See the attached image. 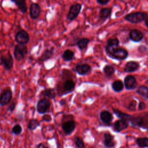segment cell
Masks as SVG:
<instances>
[{
	"label": "cell",
	"instance_id": "cell-1",
	"mask_svg": "<svg viewBox=\"0 0 148 148\" xmlns=\"http://www.w3.org/2000/svg\"><path fill=\"white\" fill-rule=\"evenodd\" d=\"M130 122L134 127H140L148 131V112L138 116H132Z\"/></svg>",
	"mask_w": 148,
	"mask_h": 148
},
{
	"label": "cell",
	"instance_id": "cell-2",
	"mask_svg": "<svg viewBox=\"0 0 148 148\" xmlns=\"http://www.w3.org/2000/svg\"><path fill=\"white\" fill-rule=\"evenodd\" d=\"M148 17V13L142 12H135L125 16L124 19L131 23L136 24L145 21Z\"/></svg>",
	"mask_w": 148,
	"mask_h": 148
},
{
	"label": "cell",
	"instance_id": "cell-3",
	"mask_svg": "<svg viewBox=\"0 0 148 148\" xmlns=\"http://www.w3.org/2000/svg\"><path fill=\"white\" fill-rule=\"evenodd\" d=\"M110 57L117 60H124L128 56V51L123 47H116L107 53Z\"/></svg>",
	"mask_w": 148,
	"mask_h": 148
},
{
	"label": "cell",
	"instance_id": "cell-4",
	"mask_svg": "<svg viewBox=\"0 0 148 148\" xmlns=\"http://www.w3.org/2000/svg\"><path fill=\"white\" fill-rule=\"evenodd\" d=\"M28 53V48L25 45L17 44L15 46L13 55L14 58L19 61L23 60Z\"/></svg>",
	"mask_w": 148,
	"mask_h": 148
},
{
	"label": "cell",
	"instance_id": "cell-5",
	"mask_svg": "<svg viewBox=\"0 0 148 148\" xmlns=\"http://www.w3.org/2000/svg\"><path fill=\"white\" fill-rule=\"evenodd\" d=\"M82 5L79 3H76L71 5L68 13L66 14V18L69 21H72L75 19L79 14L80 13L82 9Z\"/></svg>",
	"mask_w": 148,
	"mask_h": 148
},
{
	"label": "cell",
	"instance_id": "cell-6",
	"mask_svg": "<svg viewBox=\"0 0 148 148\" xmlns=\"http://www.w3.org/2000/svg\"><path fill=\"white\" fill-rule=\"evenodd\" d=\"M0 61L1 65H3L6 70L9 71L13 68V58L9 52H8V53L5 54L1 55Z\"/></svg>",
	"mask_w": 148,
	"mask_h": 148
},
{
	"label": "cell",
	"instance_id": "cell-7",
	"mask_svg": "<svg viewBox=\"0 0 148 148\" xmlns=\"http://www.w3.org/2000/svg\"><path fill=\"white\" fill-rule=\"evenodd\" d=\"M30 38L28 33L24 29L18 31L14 36V40L18 44L26 45L29 41Z\"/></svg>",
	"mask_w": 148,
	"mask_h": 148
},
{
	"label": "cell",
	"instance_id": "cell-8",
	"mask_svg": "<svg viewBox=\"0 0 148 148\" xmlns=\"http://www.w3.org/2000/svg\"><path fill=\"white\" fill-rule=\"evenodd\" d=\"M12 98V92L10 88L3 90L0 94V105L5 106L8 105Z\"/></svg>",
	"mask_w": 148,
	"mask_h": 148
},
{
	"label": "cell",
	"instance_id": "cell-9",
	"mask_svg": "<svg viewBox=\"0 0 148 148\" xmlns=\"http://www.w3.org/2000/svg\"><path fill=\"white\" fill-rule=\"evenodd\" d=\"M50 107V102L47 98L39 100L37 103V111L39 113L43 114L48 111Z\"/></svg>",
	"mask_w": 148,
	"mask_h": 148
},
{
	"label": "cell",
	"instance_id": "cell-10",
	"mask_svg": "<svg viewBox=\"0 0 148 148\" xmlns=\"http://www.w3.org/2000/svg\"><path fill=\"white\" fill-rule=\"evenodd\" d=\"M41 8L37 3H32L29 6V16L32 20L37 19L40 15Z\"/></svg>",
	"mask_w": 148,
	"mask_h": 148
},
{
	"label": "cell",
	"instance_id": "cell-11",
	"mask_svg": "<svg viewBox=\"0 0 148 148\" xmlns=\"http://www.w3.org/2000/svg\"><path fill=\"white\" fill-rule=\"evenodd\" d=\"M124 84L127 90H132L136 87L138 83L136 78L132 75H128L124 78Z\"/></svg>",
	"mask_w": 148,
	"mask_h": 148
},
{
	"label": "cell",
	"instance_id": "cell-12",
	"mask_svg": "<svg viewBox=\"0 0 148 148\" xmlns=\"http://www.w3.org/2000/svg\"><path fill=\"white\" fill-rule=\"evenodd\" d=\"M76 128V123L74 120H70L62 123V129L66 135H69L73 132Z\"/></svg>",
	"mask_w": 148,
	"mask_h": 148
},
{
	"label": "cell",
	"instance_id": "cell-13",
	"mask_svg": "<svg viewBox=\"0 0 148 148\" xmlns=\"http://www.w3.org/2000/svg\"><path fill=\"white\" fill-rule=\"evenodd\" d=\"M128 35L130 39L134 42H139L141 41L143 38V33L140 30L136 29L131 30Z\"/></svg>",
	"mask_w": 148,
	"mask_h": 148
},
{
	"label": "cell",
	"instance_id": "cell-14",
	"mask_svg": "<svg viewBox=\"0 0 148 148\" xmlns=\"http://www.w3.org/2000/svg\"><path fill=\"white\" fill-rule=\"evenodd\" d=\"M103 144L106 148H113L115 146L116 142L114 136L109 132L103 134Z\"/></svg>",
	"mask_w": 148,
	"mask_h": 148
},
{
	"label": "cell",
	"instance_id": "cell-15",
	"mask_svg": "<svg viewBox=\"0 0 148 148\" xmlns=\"http://www.w3.org/2000/svg\"><path fill=\"white\" fill-rule=\"evenodd\" d=\"M129 122L122 119L116 121L113 124V130L117 132H119L128 128Z\"/></svg>",
	"mask_w": 148,
	"mask_h": 148
},
{
	"label": "cell",
	"instance_id": "cell-16",
	"mask_svg": "<svg viewBox=\"0 0 148 148\" xmlns=\"http://www.w3.org/2000/svg\"><path fill=\"white\" fill-rule=\"evenodd\" d=\"M119 40L117 38H110L106 41V45L105 46V51L106 54L110 51L113 49L118 47L119 45Z\"/></svg>",
	"mask_w": 148,
	"mask_h": 148
},
{
	"label": "cell",
	"instance_id": "cell-17",
	"mask_svg": "<svg viewBox=\"0 0 148 148\" xmlns=\"http://www.w3.org/2000/svg\"><path fill=\"white\" fill-rule=\"evenodd\" d=\"M75 70L79 75H84L91 70V66L87 64H80L76 65Z\"/></svg>",
	"mask_w": 148,
	"mask_h": 148
},
{
	"label": "cell",
	"instance_id": "cell-18",
	"mask_svg": "<svg viewBox=\"0 0 148 148\" xmlns=\"http://www.w3.org/2000/svg\"><path fill=\"white\" fill-rule=\"evenodd\" d=\"M139 67V64L138 62L133 61H130L127 62L125 65L124 71L125 72L131 73V72H133L137 71Z\"/></svg>",
	"mask_w": 148,
	"mask_h": 148
},
{
	"label": "cell",
	"instance_id": "cell-19",
	"mask_svg": "<svg viewBox=\"0 0 148 148\" xmlns=\"http://www.w3.org/2000/svg\"><path fill=\"white\" fill-rule=\"evenodd\" d=\"M54 54V47H51L50 49H46L44 50L42 55L39 58V61L40 62H44L49 59H50Z\"/></svg>",
	"mask_w": 148,
	"mask_h": 148
},
{
	"label": "cell",
	"instance_id": "cell-20",
	"mask_svg": "<svg viewBox=\"0 0 148 148\" xmlns=\"http://www.w3.org/2000/svg\"><path fill=\"white\" fill-rule=\"evenodd\" d=\"M101 120L105 124H109L113 120V116L112 113L108 110H103L99 114Z\"/></svg>",
	"mask_w": 148,
	"mask_h": 148
},
{
	"label": "cell",
	"instance_id": "cell-21",
	"mask_svg": "<svg viewBox=\"0 0 148 148\" xmlns=\"http://www.w3.org/2000/svg\"><path fill=\"white\" fill-rule=\"evenodd\" d=\"M14 3L18 7V9L22 13H25L27 11V7L26 5V0H10Z\"/></svg>",
	"mask_w": 148,
	"mask_h": 148
},
{
	"label": "cell",
	"instance_id": "cell-22",
	"mask_svg": "<svg viewBox=\"0 0 148 148\" xmlns=\"http://www.w3.org/2000/svg\"><path fill=\"white\" fill-rule=\"evenodd\" d=\"M113 112L115 114V115H116L117 117H118L120 119L126 120V121L130 122L131 119L132 118V116H131L129 114L124 113V112H121V111H120V110H119L117 109H113Z\"/></svg>",
	"mask_w": 148,
	"mask_h": 148
},
{
	"label": "cell",
	"instance_id": "cell-23",
	"mask_svg": "<svg viewBox=\"0 0 148 148\" xmlns=\"http://www.w3.org/2000/svg\"><path fill=\"white\" fill-rule=\"evenodd\" d=\"M75 83L71 79L66 80L64 83L63 88L64 90L67 92H71L73 91L75 89Z\"/></svg>",
	"mask_w": 148,
	"mask_h": 148
},
{
	"label": "cell",
	"instance_id": "cell-24",
	"mask_svg": "<svg viewBox=\"0 0 148 148\" xmlns=\"http://www.w3.org/2000/svg\"><path fill=\"white\" fill-rule=\"evenodd\" d=\"M89 43H90V39L86 38H81L79 39L76 42L75 45L77 46V47L80 50H82L87 47Z\"/></svg>",
	"mask_w": 148,
	"mask_h": 148
},
{
	"label": "cell",
	"instance_id": "cell-25",
	"mask_svg": "<svg viewBox=\"0 0 148 148\" xmlns=\"http://www.w3.org/2000/svg\"><path fill=\"white\" fill-rule=\"evenodd\" d=\"M112 89L116 92H120L124 88V84L122 81L120 80H117L114 81L112 84Z\"/></svg>",
	"mask_w": 148,
	"mask_h": 148
},
{
	"label": "cell",
	"instance_id": "cell-26",
	"mask_svg": "<svg viewBox=\"0 0 148 148\" xmlns=\"http://www.w3.org/2000/svg\"><path fill=\"white\" fill-rule=\"evenodd\" d=\"M74 57V52L70 49H66L62 53V58L65 61H70Z\"/></svg>",
	"mask_w": 148,
	"mask_h": 148
},
{
	"label": "cell",
	"instance_id": "cell-27",
	"mask_svg": "<svg viewBox=\"0 0 148 148\" xmlns=\"http://www.w3.org/2000/svg\"><path fill=\"white\" fill-rule=\"evenodd\" d=\"M112 13V9L108 8H104L101 9L99 11V17L102 19H106L109 17Z\"/></svg>",
	"mask_w": 148,
	"mask_h": 148
},
{
	"label": "cell",
	"instance_id": "cell-28",
	"mask_svg": "<svg viewBox=\"0 0 148 148\" xmlns=\"http://www.w3.org/2000/svg\"><path fill=\"white\" fill-rule=\"evenodd\" d=\"M136 92L141 97L146 99L148 98V87H147L145 86H139L136 90Z\"/></svg>",
	"mask_w": 148,
	"mask_h": 148
},
{
	"label": "cell",
	"instance_id": "cell-29",
	"mask_svg": "<svg viewBox=\"0 0 148 148\" xmlns=\"http://www.w3.org/2000/svg\"><path fill=\"white\" fill-rule=\"evenodd\" d=\"M42 95L50 99H54L56 97V93L53 88H46L42 92Z\"/></svg>",
	"mask_w": 148,
	"mask_h": 148
},
{
	"label": "cell",
	"instance_id": "cell-30",
	"mask_svg": "<svg viewBox=\"0 0 148 148\" xmlns=\"http://www.w3.org/2000/svg\"><path fill=\"white\" fill-rule=\"evenodd\" d=\"M103 72L106 76V77H110L112 76L115 72V69L112 65H106L103 67Z\"/></svg>",
	"mask_w": 148,
	"mask_h": 148
},
{
	"label": "cell",
	"instance_id": "cell-31",
	"mask_svg": "<svg viewBox=\"0 0 148 148\" xmlns=\"http://www.w3.org/2000/svg\"><path fill=\"white\" fill-rule=\"evenodd\" d=\"M136 144L140 147H148V138H138L136 140Z\"/></svg>",
	"mask_w": 148,
	"mask_h": 148
},
{
	"label": "cell",
	"instance_id": "cell-32",
	"mask_svg": "<svg viewBox=\"0 0 148 148\" xmlns=\"http://www.w3.org/2000/svg\"><path fill=\"white\" fill-rule=\"evenodd\" d=\"M40 125L39 123L38 122V121L36 119H31L29 121V123L27 125L28 128L30 130V131H34L35 129H36V128Z\"/></svg>",
	"mask_w": 148,
	"mask_h": 148
},
{
	"label": "cell",
	"instance_id": "cell-33",
	"mask_svg": "<svg viewBox=\"0 0 148 148\" xmlns=\"http://www.w3.org/2000/svg\"><path fill=\"white\" fill-rule=\"evenodd\" d=\"M75 144L77 148H85L84 142L82 138L77 136L75 139Z\"/></svg>",
	"mask_w": 148,
	"mask_h": 148
},
{
	"label": "cell",
	"instance_id": "cell-34",
	"mask_svg": "<svg viewBox=\"0 0 148 148\" xmlns=\"http://www.w3.org/2000/svg\"><path fill=\"white\" fill-rule=\"evenodd\" d=\"M12 132L13 134L15 135H18L21 134L22 132V127L20 124H16L13 126L12 130Z\"/></svg>",
	"mask_w": 148,
	"mask_h": 148
},
{
	"label": "cell",
	"instance_id": "cell-35",
	"mask_svg": "<svg viewBox=\"0 0 148 148\" xmlns=\"http://www.w3.org/2000/svg\"><path fill=\"white\" fill-rule=\"evenodd\" d=\"M136 104H137V102L135 100H132L130 103L128 104V106H127V108L131 110V111H134V110H135V108H136Z\"/></svg>",
	"mask_w": 148,
	"mask_h": 148
},
{
	"label": "cell",
	"instance_id": "cell-36",
	"mask_svg": "<svg viewBox=\"0 0 148 148\" xmlns=\"http://www.w3.org/2000/svg\"><path fill=\"white\" fill-rule=\"evenodd\" d=\"M42 119L43 120H44L46 122H50L51 120V117L50 115L48 114H45L43 117H42Z\"/></svg>",
	"mask_w": 148,
	"mask_h": 148
},
{
	"label": "cell",
	"instance_id": "cell-37",
	"mask_svg": "<svg viewBox=\"0 0 148 148\" xmlns=\"http://www.w3.org/2000/svg\"><path fill=\"white\" fill-rule=\"evenodd\" d=\"M146 106L144 102H140L139 103V105H138V110H143L145 109H146Z\"/></svg>",
	"mask_w": 148,
	"mask_h": 148
},
{
	"label": "cell",
	"instance_id": "cell-38",
	"mask_svg": "<svg viewBox=\"0 0 148 148\" xmlns=\"http://www.w3.org/2000/svg\"><path fill=\"white\" fill-rule=\"evenodd\" d=\"M96 1L98 4H100L101 5H106L109 1V0H96Z\"/></svg>",
	"mask_w": 148,
	"mask_h": 148
},
{
	"label": "cell",
	"instance_id": "cell-39",
	"mask_svg": "<svg viewBox=\"0 0 148 148\" xmlns=\"http://www.w3.org/2000/svg\"><path fill=\"white\" fill-rule=\"evenodd\" d=\"M15 106H16V105H15L14 102H12V104L10 105H9V106L8 108V110L12 112L15 108Z\"/></svg>",
	"mask_w": 148,
	"mask_h": 148
},
{
	"label": "cell",
	"instance_id": "cell-40",
	"mask_svg": "<svg viewBox=\"0 0 148 148\" xmlns=\"http://www.w3.org/2000/svg\"><path fill=\"white\" fill-rule=\"evenodd\" d=\"M36 148H49V147L45 146V145L43 143H39V144L38 145Z\"/></svg>",
	"mask_w": 148,
	"mask_h": 148
},
{
	"label": "cell",
	"instance_id": "cell-41",
	"mask_svg": "<svg viewBox=\"0 0 148 148\" xmlns=\"http://www.w3.org/2000/svg\"><path fill=\"white\" fill-rule=\"evenodd\" d=\"M65 102H66L65 99H61L60 101V103L61 104V105H64V104H65Z\"/></svg>",
	"mask_w": 148,
	"mask_h": 148
},
{
	"label": "cell",
	"instance_id": "cell-42",
	"mask_svg": "<svg viewBox=\"0 0 148 148\" xmlns=\"http://www.w3.org/2000/svg\"><path fill=\"white\" fill-rule=\"evenodd\" d=\"M145 23L146 26L148 28V17L145 20Z\"/></svg>",
	"mask_w": 148,
	"mask_h": 148
},
{
	"label": "cell",
	"instance_id": "cell-43",
	"mask_svg": "<svg viewBox=\"0 0 148 148\" xmlns=\"http://www.w3.org/2000/svg\"><path fill=\"white\" fill-rule=\"evenodd\" d=\"M147 84H148V79L147 80V81H146V82Z\"/></svg>",
	"mask_w": 148,
	"mask_h": 148
}]
</instances>
